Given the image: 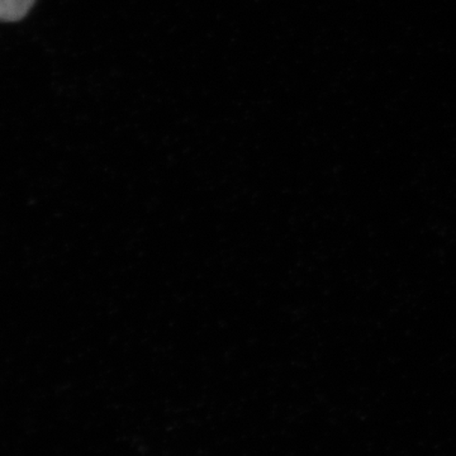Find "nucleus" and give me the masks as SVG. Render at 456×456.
<instances>
[{
  "label": "nucleus",
  "mask_w": 456,
  "mask_h": 456,
  "mask_svg": "<svg viewBox=\"0 0 456 456\" xmlns=\"http://www.w3.org/2000/svg\"><path fill=\"white\" fill-rule=\"evenodd\" d=\"M36 0H0V20L18 22L29 13Z\"/></svg>",
  "instance_id": "1"
}]
</instances>
